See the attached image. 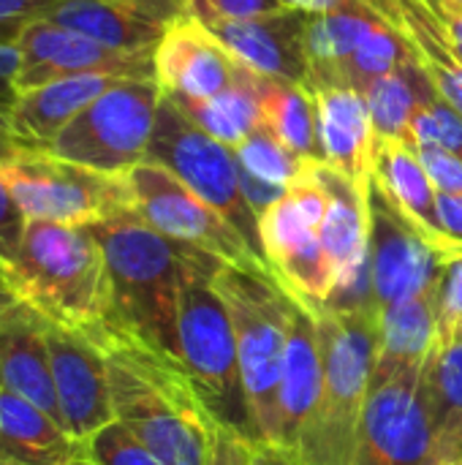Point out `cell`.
<instances>
[{"instance_id":"cell-39","label":"cell","mask_w":462,"mask_h":465,"mask_svg":"<svg viewBox=\"0 0 462 465\" xmlns=\"http://www.w3.org/2000/svg\"><path fill=\"white\" fill-rule=\"evenodd\" d=\"M60 0H0V44H16L22 30L44 19L52 5Z\"/></svg>"},{"instance_id":"cell-18","label":"cell","mask_w":462,"mask_h":465,"mask_svg":"<svg viewBox=\"0 0 462 465\" xmlns=\"http://www.w3.org/2000/svg\"><path fill=\"white\" fill-rule=\"evenodd\" d=\"M321 341L316 319L305 300L294 294L291 332L283 360V376L278 390V439L275 447L294 452L300 450L310 420L321 398Z\"/></svg>"},{"instance_id":"cell-51","label":"cell","mask_w":462,"mask_h":465,"mask_svg":"<svg viewBox=\"0 0 462 465\" xmlns=\"http://www.w3.org/2000/svg\"><path fill=\"white\" fill-rule=\"evenodd\" d=\"M68 465H95V463H90V460H84V458H79V460H71Z\"/></svg>"},{"instance_id":"cell-42","label":"cell","mask_w":462,"mask_h":465,"mask_svg":"<svg viewBox=\"0 0 462 465\" xmlns=\"http://www.w3.org/2000/svg\"><path fill=\"white\" fill-rule=\"evenodd\" d=\"M438 218L447 240L452 242L457 256H462V196L438 193Z\"/></svg>"},{"instance_id":"cell-29","label":"cell","mask_w":462,"mask_h":465,"mask_svg":"<svg viewBox=\"0 0 462 465\" xmlns=\"http://www.w3.org/2000/svg\"><path fill=\"white\" fill-rule=\"evenodd\" d=\"M259 71L242 65L237 60L234 82L215 98L196 101V98H172L188 120H193L204 134L218 139L226 147H240L253 131L261 128V106L256 95Z\"/></svg>"},{"instance_id":"cell-5","label":"cell","mask_w":462,"mask_h":465,"mask_svg":"<svg viewBox=\"0 0 462 465\" xmlns=\"http://www.w3.org/2000/svg\"><path fill=\"white\" fill-rule=\"evenodd\" d=\"M321 341V398L297 450L305 465H351L368 406L376 349V308H335L308 302Z\"/></svg>"},{"instance_id":"cell-37","label":"cell","mask_w":462,"mask_h":465,"mask_svg":"<svg viewBox=\"0 0 462 465\" xmlns=\"http://www.w3.org/2000/svg\"><path fill=\"white\" fill-rule=\"evenodd\" d=\"M417 155L438 193L462 196V161L438 144H417Z\"/></svg>"},{"instance_id":"cell-15","label":"cell","mask_w":462,"mask_h":465,"mask_svg":"<svg viewBox=\"0 0 462 465\" xmlns=\"http://www.w3.org/2000/svg\"><path fill=\"white\" fill-rule=\"evenodd\" d=\"M261 251L278 281L305 302H327L335 272L319 240V229L302 215L289 191L259 218Z\"/></svg>"},{"instance_id":"cell-45","label":"cell","mask_w":462,"mask_h":465,"mask_svg":"<svg viewBox=\"0 0 462 465\" xmlns=\"http://www.w3.org/2000/svg\"><path fill=\"white\" fill-rule=\"evenodd\" d=\"M438 19H441V16H438ZM441 22H444V27H447V38H449L452 52L457 54V60L462 63V11L460 14H452V16H444Z\"/></svg>"},{"instance_id":"cell-10","label":"cell","mask_w":462,"mask_h":465,"mask_svg":"<svg viewBox=\"0 0 462 465\" xmlns=\"http://www.w3.org/2000/svg\"><path fill=\"white\" fill-rule=\"evenodd\" d=\"M125 180L136 215L163 237L204 251L223 264L256 278L278 281L272 267L248 245V240L166 166L142 161L131 172H125Z\"/></svg>"},{"instance_id":"cell-44","label":"cell","mask_w":462,"mask_h":465,"mask_svg":"<svg viewBox=\"0 0 462 465\" xmlns=\"http://www.w3.org/2000/svg\"><path fill=\"white\" fill-rule=\"evenodd\" d=\"M349 3L351 0H280L283 8L305 11V14H327V11H338V8H343Z\"/></svg>"},{"instance_id":"cell-32","label":"cell","mask_w":462,"mask_h":465,"mask_svg":"<svg viewBox=\"0 0 462 465\" xmlns=\"http://www.w3.org/2000/svg\"><path fill=\"white\" fill-rule=\"evenodd\" d=\"M411 57L406 41L400 38V33L384 19L357 49L349 60L340 63V68L335 71V79L329 84H346L354 87L359 93H365L376 79L387 76L389 71L400 68L406 60Z\"/></svg>"},{"instance_id":"cell-53","label":"cell","mask_w":462,"mask_h":465,"mask_svg":"<svg viewBox=\"0 0 462 465\" xmlns=\"http://www.w3.org/2000/svg\"><path fill=\"white\" fill-rule=\"evenodd\" d=\"M457 465H462V460H460V463H457Z\"/></svg>"},{"instance_id":"cell-20","label":"cell","mask_w":462,"mask_h":465,"mask_svg":"<svg viewBox=\"0 0 462 465\" xmlns=\"http://www.w3.org/2000/svg\"><path fill=\"white\" fill-rule=\"evenodd\" d=\"M0 390L30 401L63 425L49 365L46 319L25 302L0 316Z\"/></svg>"},{"instance_id":"cell-47","label":"cell","mask_w":462,"mask_h":465,"mask_svg":"<svg viewBox=\"0 0 462 465\" xmlns=\"http://www.w3.org/2000/svg\"><path fill=\"white\" fill-rule=\"evenodd\" d=\"M433 11H436V16H452V14H460L462 11V0H425Z\"/></svg>"},{"instance_id":"cell-41","label":"cell","mask_w":462,"mask_h":465,"mask_svg":"<svg viewBox=\"0 0 462 465\" xmlns=\"http://www.w3.org/2000/svg\"><path fill=\"white\" fill-rule=\"evenodd\" d=\"M16 74H19V49L16 44H0V109L11 112L16 101Z\"/></svg>"},{"instance_id":"cell-12","label":"cell","mask_w":462,"mask_h":465,"mask_svg":"<svg viewBox=\"0 0 462 465\" xmlns=\"http://www.w3.org/2000/svg\"><path fill=\"white\" fill-rule=\"evenodd\" d=\"M368 272L378 316L392 305L430 292L444 270L441 256L392 204L381 185L368 183Z\"/></svg>"},{"instance_id":"cell-2","label":"cell","mask_w":462,"mask_h":465,"mask_svg":"<svg viewBox=\"0 0 462 465\" xmlns=\"http://www.w3.org/2000/svg\"><path fill=\"white\" fill-rule=\"evenodd\" d=\"M0 267L16 300L46 322L90 332L112 313L106 259L90 226L27 221Z\"/></svg>"},{"instance_id":"cell-33","label":"cell","mask_w":462,"mask_h":465,"mask_svg":"<svg viewBox=\"0 0 462 465\" xmlns=\"http://www.w3.org/2000/svg\"><path fill=\"white\" fill-rule=\"evenodd\" d=\"M234 158L245 172L278 188H289L305 172L308 163L297 158L289 147H283L264 125L253 131L240 147H234Z\"/></svg>"},{"instance_id":"cell-35","label":"cell","mask_w":462,"mask_h":465,"mask_svg":"<svg viewBox=\"0 0 462 465\" xmlns=\"http://www.w3.org/2000/svg\"><path fill=\"white\" fill-rule=\"evenodd\" d=\"M436 292H438V349H447L462 324V256L444 264Z\"/></svg>"},{"instance_id":"cell-13","label":"cell","mask_w":462,"mask_h":465,"mask_svg":"<svg viewBox=\"0 0 462 465\" xmlns=\"http://www.w3.org/2000/svg\"><path fill=\"white\" fill-rule=\"evenodd\" d=\"M16 49H19L16 93L35 90L54 79L79 76V74H106L117 79H155L152 54L117 52L46 19L30 22L22 30Z\"/></svg>"},{"instance_id":"cell-23","label":"cell","mask_w":462,"mask_h":465,"mask_svg":"<svg viewBox=\"0 0 462 465\" xmlns=\"http://www.w3.org/2000/svg\"><path fill=\"white\" fill-rule=\"evenodd\" d=\"M406 41L414 63L438 95L462 117V63L449 46L447 27L425 0H365Z\"/></svg>"},{"instance_id":"cell-36","label":"cell","mask_w":462,"mask_h":465,"mask_svg":"<svg viewBox=\"0 0 462 465\" xmlns=\"http://www.w3.org/2000/svg\"><path fill=\"white\" fill-rule=\"evenodd\" d=\"M278 11H286L280 0H182V16H193L202 25L212 19H253Z\"/></svg>"},{"instance_id":"cell-49","label":"cell","mask_w":462,"mask_h":465,"mask_svg":"<svg viewBox=\"0 0 462 465\" xmlns=\"http://www.w3.org/2000/svg\"><path fill=\"white\" fill-rule=\"evenodd\" d=\"M212 465H229V460H226V452H223V447H221V441H218V452H215V460H212Z\"/></svg>"},{"instance_id":"cell-9","label":"cell","mask_w":462,"mask_h":465,"mask_svg":"<svg viewBox=\"0 0 462 465\" xmlns=\"http://www.w3.org/2000/svg\"><path fill=\"white\" fill-rule=\"evenodd\" d=\"M147 161L166 166L196 196L215 207L264 259L259 215L242 193L240 163L234 158V150L204 134L193 120L185 117V112L169 95L161 98Z\"/></svg>"},{"instance_id":"cell-34","label":"cell","mask_w":462,"mask_h":465,"mask_svg":"<svg viewBox=\"0 0 462 465\" xmlns=\"http://www.w3.org/2000/svg\"><path fill=\"white\" fill-rule=\"evenodd\" d=\"M82 458L95 465H163L117 420L82 441Z\"/></svg>"},{"instance_id":"cell-46","label":"cell","mask_w":462,"mask_h":465,"mask_svg":"<svg viewBox=\"0 0 462 465\" xmlns=\"http://www.w3.org/2000/svg\"><path fill=\"white\" fill-rule=\"evenodd\" d=\"M14 150H16V142H14L11 125H8V112L0 109V158L11 155Z\"/></svg>"},{"instance_id":"cell-48","label":"cell","mask_w":462,"mask_h":465,"mask_svg":"<svg viewBox=\"0 0 462 465\" xmlns=\"http://www.w3.org/2000/svg\"><path fill=\"white\" fill-rule=\"evenodd\" d=\"M16 302H19V300H16V294L11 292V286H8V281H5V275H3V267H0V316H3L5 311H11Z\"/></svg>"},{"instance_id":"cell-3","label":"cell","mask_w":462,"mask_h":465,"mask_svg":"<svg viewBox=\"0 0 462 465\" xmlns=\"http://www.w3.org/2000/svg\"><path fill=\"white\" fill-rule=\"evenodd\" d=\"M223 262L188 248L177 302V360L223 436L264 441L242 381L234 324L212 275Z\"/></svg>"},{"instance_id":"cell-27","label":"cell","mask_w":462,"mask_h":465,"mask_svg":"<svg viewBox=\"0 0 462 465\" xmlns=\"http://www.w3.org/2000/svg\"><path fill=\"white\" fill-rule=\"evenodd\" d=\"M384 19L365 3L351 0L349 5L327 14H308L305 49L310 63V84H329L343 60L381 25Z\"/></svg>"},{"instance_id":"cell-28","label":"cell","mask_w":462,"mask_h":465,"mask_svg":"<svg viewBox=\"0 0 462 465\" xmlns=\"http://www.w3.org/2000/svg\"><path fill=\"white\" fill-rule=\"evenodd\" d=\"M256 95L261 106V125L283 147H289L302 161H324L316 101L308 87L259 74Z\"/></svg>"},{"instance_id":"cell-1","label":"cell","mask_w":462,"mask_h":465,"mask_svg":"<svg viewBox=\"0 0 462 465\" xmlns=\"http://www.w3.org/2000/svg\"><path fill=\"white\" fill-rule=\"evenodd\" d=\"M84 335L106 357L114 420L163 465H212L221 430L196 398L180 360L112 322Z\"/></svg>"},{"instance_id":"cell-40","label":"cell","mask_w":462,"mask_h":465,"mask_svg":"<svg viewBox=\"0 0 462 465\" xmlns=\"http://www.w3.org/2000/svg\"><path fill=\"white\" fill-rule=\"evenodd\" d=\"M25 223L27 221L22 218V213L16 210V204L11 202V196L0 180V262L16 251V245L25 234Z\"/></svg>"},{"instance_id":"cell-21","label":"cell","mask_w":462,"mask_h":465,"mask_svg":"<svg viewBox=\"0 0 462 465\" xmlns=\"http://www.w3.org/2000/svg\"><path fill=\"white\" fill-rule=\"evenodd\" d=\"M373 180L392 199V204L417 226V232L430 242L441 262L460 259L452 242L447 240L438 218V191L430 183L417 150L406 142L378 139L373 155Z\"/></svg>"},{"instance_id":"cell-19","label":"cell","mask_w":462,"mask_h":465,"mask_svg":"<svg viewBox=\"0 0 462 465\" xmlns=\"http://www.w3.org/2000/svg\"><path fill=\"white\" fill-rule=\"evenodd\" d=\"M319 114V142L324 161L368 188L378 136L370 123L368 101L346 84H310Z\"/></svg>"},{"instance_id":"cell-52","label":"cell","mask_w":462,"mask_h":465,"mask_svg":"<svg viewBox=\"0 0 462 465\" xmlns=\"http://www.w3.org/2000/svg\"><path fill=\"white\" fill-rule=\"evenodd\" d=\"M0 465H11V463H3V460H0Z\"/></svg>"},{"instance_id":"cell-24","label":"cell","mask_w":462,"mask_h":465,"mask_svg":"<svg viewBox=\"0 0 462 465\" xmlns=\"http://www.w3.org/2000/svg\"><path fill=\"white\" fill-rule=\"evenodd\" d=\"M44 19L131 54H152L166 33L163 22L114 0H60Z\"/></svg>"},{"instance_id":"cell-50","label":"cell","mask_w":462,"mask_h":465,"mask_svg":"<svg viewBox=\"0 0 462 465\" xmlns=\"http://www.w3.org/2000/svg\"><path fill=\"white\" fill-rule=\"evenodd\" d=\"M455 343H462V324L457 327V332H455V338H452V343H449V346H455Z\"/></svg>"},{"instance_id":"cell-43","label":"cell","mask_w":462,"mask_h":465,"mask_svg":"<svg viewBox=\"0 0 462 465\" xmlns=\"http://www.w3.org/2000/svg\"><path fill=\"white\" fill-rule=\"evenodd\" d=\"M114 3H123V5H131L163 25L174 22L182 16V0H114Z\"/></svg>"},{"instance_id":"cell-31","label":"cell","mask_w":462,"mask_h":465,"mask_svg":"<svg viewBox=\"0 0 462 465\" xmlns=\"http://www.w3.org/2000/svg\"><path fill=\"white\" fill-rule=\"evenodd\" d=\"M370 123L378 139H395L414 147L411 120L417 112V63L408 57L400 68L376 79L365 93Z\"/></svg>"},{"instance_id":"cell-8","label":"cell","mask_w":462,"mask_h":465,"mask_svg":"<svg viewBox=\"0 0 462 465\" xmlns=\"http://www.w3.org/2000/svg\"><path fill=\"white\" fill-rule=\"evenodd\" d=\"M161 98L155 79H117L46 150L103 174H125L147 161Z\"/></svg>"},{"instance_id":"cell-7","label":"cell","mask_w":462,"mask_h":465,"mask_svg":"<svg viewBox=\"0 0 462 465\" xmlns=\"http://www.w3.org/2000/svg\"><path fill=\"white\" fill-rule=\"evenodd\" d=\"M0 180L25 221L95 226L133 210L125 174H103L38 147L0 158Z\"/></svg>"},{"instance_id":"cell-38","label":"cell","mask_w":462,"mask_h":465,"mask_svg":"<svg viewBox=\"0 0 462 465\" xmlns=\"http://www.w3.org/2000/svg\"><path fill=\"white\" fill-rule=\"evenodd\" d=\"M221 447L229 465H305L294 452H286L267 441H245L221 433Z\"/></svg>"},{"instance_id":"cell-14","label":"cell","mask_w":462,"mask_h":465,"mask_svg":"<svg viewBox=\"0 0 462 465\" xmlns=\"http://www.w3.org/2000/svg\"><path fill=\"white\" fill-rule=\"evenodd\" d=\"M46 346L63 428L82 444L114 422L103 351L79 330L46 322Z\"/></svg>"},{"instance_id":"cell-26","label":"cell","mask_w":462,"mask_h":465,"mask_svg":"<svg viewBox=\"0 0 462 465\" xmlns=\"http://www.w3.org/2000/svg\"><path fill=\"white\" fill-rule=\"evenodd\" d=\"M438 283L378 316V349L373 381L422 368L438 349Z\"/></svg>"},{"instance_id":"cell-30","label":"cell","mask_w":462,"mask_h":465,"mask_svg":"<svg viewBox=\"0 0 462 465\" xmlns=\"http://www.w3.org/2000/svg\"><path fill=\"white\" fill-rule=\"evenodd\" d=\"M425 387L441 463L457 465L462 460V343L430 354L425 362Z\"/></svg>"},{"instance_id":"cell-6","label":"cell","mask_w":462,"mask_h":465,"mask_svg":"<svg viewBox=\"0 0 462 465\" xmlns=\"http://www.w3.org/2000/svg\"><path fill=\"white\" fill-rule=\"evenodd\" d=\"M212 286L223 297L242 368V381L256 428L267 444L278 439V390L291 332L294 292L280 281L256 278L237 267L221 264Z\"/></svg>"},{"instance_id":"cell-25","label":"cell","mask_w":462,"mask_h":465,"mask_svg":"<svg viewBox=\"0 0 462 465\" xmlns=\"http://www.w3.org/2000/svg\"><path fill=\"white\" fill-rule=\"evenodd\" d=\"M82 444L30 401L0 390V460L11 465H68Z\"/></svg>"},{"instance_id":"cell-16","label":"cell","mask_w":462,"mask_h":465,"mask_svg":"<svg viewBox=\"0 0 462 465\" xmlns=\"http://www.w3.org/2000/svg\"><path fill=\"white\" fill-rule=\"evenodd\" d=\"M152 63L163 95L196 101L229 90L237 68V57L193 16H180L166 25Z\"/></svg>"},{"instance_id":"cell-11","label":"cell","mask_w":462,"mask_h":465,"mask_svg":"<svg viewBox=\"0 0 462 465\" xmlns=\"http://www.w3.org/2000/svg\"><path fill=\"white\" fill-rule=\"evenodd\" d=\"M351 465H444L425 365L370 384Z\"/></svg>"},{"instance_id":"cell-22","label":"cell","mask_w":462,"mask_h":465,"mask_svg":"<svg viewBox=\"0 0 462 465\" xmlns=\"http://www.w3.org/2000/svg\"><path fill=\"white\" fill-rule=\"evenodd\" d=\"M114 82L117 76L106 74H79L19 93L8 112V125L16 147L46 150L57 139V134Z\"/></svg>"},{"instance_id":"cell-17","label":"cell","mask_w":462,"mask_h":465,"mask_svg":"<svg viewBox=\"0 0 462 465\" xmlns=\"http://www.w3.org/2000/svg\"><path fill=\"white\" fill-rule=\"evenodd\" d=\"M242 65L308 87L310 63L305 49V11H278L253 19H212L204 25Z\"/></svg>"},{"instance_id":"cell-4","label":"cell","mask_w":462,"mask_h":465,"mask_svg":"<svg viewBox=\"0 0 462 465\" xmlns=\"http://www.w3.org/2000/svg\"><path fill=\"white\" fill-rule=\"evenodd\" d=\"M90 229L101 242L109 272L112 313L106 322L177 357V302L188 245L155 232L136 210Z\"/></svg>"}]
</instances>
